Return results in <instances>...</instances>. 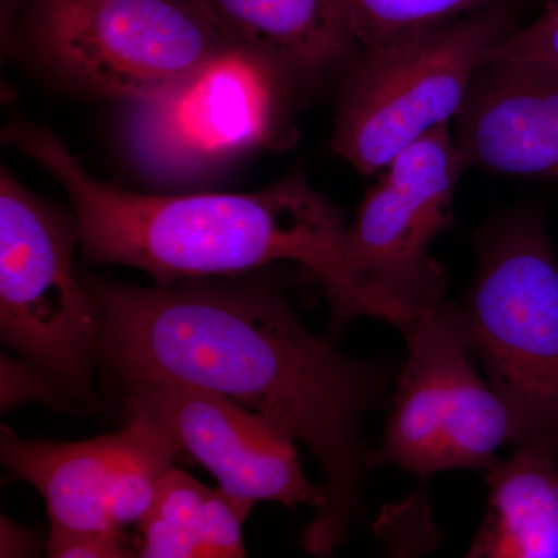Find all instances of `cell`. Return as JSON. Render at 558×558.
<instances>
[{
    "instance_id": "cell-12",
    "label": "cell",
    "mask_w": 558,
    "mask_h": 558,
    "mask_svg": "<svg viewBox=\"0 0 558 558\" xmlns=\"http://www.w3.org/2000/svg\"><path fill=\"white\" fill-rule=\"evenodd\" d=\"M454 120L465 168L558 182V62H486Z\"/></svg>"
},
{
    "instance_id": "cell-16",
    "label": "cell",
    "mask_w": 558,
    "mask_h": 558,
    "mask_svg": "<svg viewBox=\"0 0 558 558\" xmlns=\"http://www.w3.org/2000/svg\"><path fill=\"white\" fill-rule=\"evenodd\" d=\"M360 51L381 49L453 24L497 0H340Z\"/></svg>"
},
{
    "instance_id": "cell-3",
    "label": "cell",
    "mask_w": 558,
    "mask_h": 558,
    "mask_svg": "<svg viewBox=\"0 0 558 558\" xmlns=\"http://www.w3.org/2000/svg\"><path fill=\"white\" fill-rule=\"evenodd\" d=\"M478 269L450 304L509 417L517 449L558 469V259L539 215L517 209L476 233Z\"/></svg>"
},
{
    "instance_id": "cell-7",
    "label": "cell",
    "mask_w": 558,
    "mask_h": 558,
    "mask_svg": "<svg viewBox=\"0 0 558 558\" xmlns=\"http://www.w3.org/2000/svg\"><path fill=\"white\" fill-rule=\"evenodd\" d=\"M402 333L409 360L369 468L398 465L421 478L486 470L510 440L509 417L497 392L476 376L450 304L418 312Z\"/></svg>"
},
{
    "instance_id": "cell-10",
    "label": "cell",
    "mask_w": 558,
    "mask_h": 558,
    "mask_svg": "<svg viewBox=\"0 0 558 558\" xmlns=\"http://www.w3.org/2000/svg\"><path fill=\"white\" fill-rule=\"evenodd\" d=\"M281 73L230 44L170 90L132 105L130 138L140 163L183 178L274 137Z\"/></svg>"
},
{
    "instance_id": "cell-6",
    "label": "cell",
    "mask_w": 558,
    "mask_h": 558,
    "mask_svg": "<svg viewBox=\"0 0 558 558\" xmlns=\"http://www.w3.org/2000/svg\"><path fill=\"white\" fill-rule=\"evenodd\" d=\"M44 60L98 97L149 100L230 46L196 0H36Z\"/></svg>"
},
{
    "instance_id": "cell-18",
    "label": "cell",
    "mask_w": 558,
    "mask_h": 558,
    "mask_svg": "<svg viewBox=\"0 0 558 558\" xmlns=\"http://www.w3.org/2000/svg\"><path fill=\"white\" fill-rule=\"evenodd\" d=\"M58 385L51 380L49 374L44 373L38 366L22 359L13 360L2 357V410L13 409L27 400H40V402L58 403L62 398L58 395Z\"/></svg>"
},
{
    "instance_id": "cell-19",
    "label": "cell",
    "mask_w": 558,
    "mask_h": 558,
    "mask_svg": "<svg viewBox=\"0 0 558 558\" xmlns=\"http://www.w3.org/2000/svg\"><path fill=\"white\" fill-rule=\"evenodd\" d=\"M47 556L53 558H124L132 553L123 545L120 532L53 531L47 539Z\"/></svg>"
},
{
    "instance_id": "cell-14",
    "label": "cell",
    "mask_w": 558,
    "mask_h": 558,
    "mask_svg": "<svg viewBox=\"0 0 558 558\" xmlns=\"http://www.w3.org/2000/svg\"><path fill=\"white\" fill-rule=\"evenodd\" d=\"M488 508L468 556H558V469L534 449H517L486 469Z\"/></svg>"
},
{
    "instance_id": "cell-13",
    "label": "cell",
    "mask_w": 558,
    "mask_h": 558,
    "mask_svg": "<svg viewBox=\"0 0 558 558\" xmlns=\"http://www.w3.org/2000/svg\"><path fill=\"white\" fill-rule=\"evenodd\" d=\"M233 46L279 73L312 76L360 53L340 0H196Z\"/></svg>"
},
{
    "instance_id": "cell-2",
    "label": "cell",
    "mask_w": 558,
    "mask_h": 558,
    "mask_svg": "<svg viewBox=\"0 0 558 558\" xmlns=\"http://www.w3.org/2000/svg\"><path fill=\"white\" fill-rule=\"evenodd\" d=\"M5 140L60 182L95 263L134 267L168 286L292 260L325 290L332 330L357 317L402 325L349 258L343 215L304 178L255 193L140 194L92 178L46 128L10 124Z\"/></svg>"
},
{
    "instance_id": "cell-1",
    "label": "cell",
    "mask_w": 558,
    "mask_h": 558,
    "mask_svg": "<svg viewBox=\"0 0 558 558\" xmlns=\"http://www.w3.org/2000/svg\"><path fill=\"white\" fill-rule=\"evenodd\" d=\"M83 282L100 312V362L120 385L171 380L209 389L306 444L325 475V502L304 531V546L315 556L332 554L362 510L369 453L360 422L379 400V368L312 336L264 279L156 288Z\"/></svg>"
},
{
    "instance_id": "cell-17",
    "label": "cell",
    "mask_w": 558,
    "mask_h": 558,
    "mask_svg": "<svg viewBox=\"0 0 558 558\" xmlns=\"http://www.w3.org/2000/svg\"><path fill=\"white\" fill-rule=\"evenodd\" d=\"M498 60L558 62V0H548L537 20L520 27L487 54L486 62Z\"/></svg>"
},
{
    "instance_id": "cell-5",
    "label": "cell",
    "mask_w": 558,
    "mask_h": 558,
    "mask_svg": "<svg viewBox=\"0 0 558 558\" xmlns=\"http://www.w3.org/2000/svg\"><path fill=\"white\" fill-rule=\"evenodd\" d=\"M65 218L0 170V337L22 359L84 405H94L92 369L100 362L101 319L73 271L80 244Z\"/></svg>"
},
{
    "instance_id": "cell-9",
    "label": "cell",
    "mask_w": 558,
    "mask_h": 558,
    "mask_svg": "<svg viewBox=\"0 0 558 558\" xmlns=\"http://www.w3.org/2000/svg\"><path fill=\"white\" fill-rule=\"evenodd\" d=\"M124 417L119 432L78 442L28 440L2 428V464L39 490L53 531L120 532L153 506L182 450L145 411L124 407Z\"/></svg>"
},
{
    "instance_id": "cell-8",
    "label": "cell",
    "mask_w": 558,
    "mask_h": 558,
    "mask_svg": "<svg viewBox=\"0 0 558 558\" xmlns=\"http://www.w3.org/2000/svg\"><path fill=\"white\" fill-rule=\"evenodd\" d=\"M464 170L449 124L440 126L388 165L348 226L355 269L410 325L446 295V270L429 247L453 227V197Z\"/></svg>"
},
{
    "instance_id": "cell-15",
    "label": "cell",
    "mask_w": 558,
    "mask_h": 558,
    "mask_svg": "<svg viewBox=\"0 0 558 558\" xmlns=\"http://www.w3.org/2000/svg\"><path fill=\"white\" fill-rule=\"evenodd\" d=\"M255 505L172 468L138 521L142 557H245L244 523Z\"/></svg>"
},
{
    "instance_id": "cell-11",
    "label": "cell",
    "mask_w": 558,
    "mask_h": 558,
    "mask_svg": "<svg viewBox=\"0 0 558 558\" xmlns=\"http://www.w3.org/2000/svg\"><path fill=\"white\" fill-rule=\"evenodd\" d=\"M124 407L157 418L178 439L182 453L207 469L231 497L256 505L295 508L325 502L301 469L295 438L271 418L219 392L171 380L121 385Z\"/></svg>"
},
{
    "instance_id": "cell-4",
    "label": "cell",
    "mask_w": 558,
    "mask_h": 558,
    "mask_svg": "<svg viewBox=\"0 0 558 558\" xmlns=\"http://www.w3.org/2000/svg\"><path fill=\"white\" fill-rule=\"evenodd\" d=\"M519 28L513 10L494 2L417 38L360 51L341 92L332 153L362 175L387 170L457 119L487 54Z\"/></svg>"
}]
</instances>
